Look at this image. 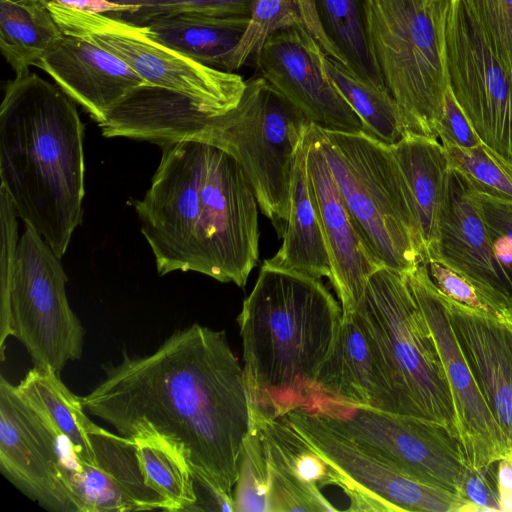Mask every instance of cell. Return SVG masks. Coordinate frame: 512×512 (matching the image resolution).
Returning <instances> with one entry per match:
<instances>
[{"mask_svg":"<svg viewBox=\"0 0 512 512\" xmlns=\"http://www.w3.org/2000/svg\"><path fill=\"white\" fill-rule=\"evenodd\" d=\"M103 370L104 379L79 396L88 414L124 437L158 435L175 443L194 478L233 497L251 409L225 331L195 323L152 353H123Z\"/></svg>","mask_w":512,"mask_h":512,"instance_id":"cell-1","label":"cell"},{"mask_svg":"<svg viewBox=\"0 0 512 512\" xmlns=\"http://www.w3.org/2000/svg\"><path fill=\"white\" fill-rule=\"evenodd\" d=\"M134 201L160 276L197 272L244 287L259 260L258 202L239 162L199 131L164 140Z\"/></svg>","mask_w":512,"mask_h":512,"instance_id":"cell-2","label":"cell"},{"mask_svg":"<svg viewBox=\"0 0 512 512\" xmlns=\"http://www.w3.org/2000/svg\"><path fill=\"white\" fill-rule=\"evenodd\" d=\"M84 126L75 102L36 73L5 86L0 178L18 217L61 259L82 221Z\"/></svg>","mask_w":512,"mask_h":512,"instance_id":"cell-3","label":"cell"},{"mask_svg":"<svg viewBox=\"0 0 512 512\" xmlns=\"http://www.w3.org/2000/svg\"><path fill=\"white\" fill-rule=\"evenodd\" d=\"M342 317L319 278L265 260L237 317L250 407L269 417L303 407Z\"/></svg>","mask_w":512,"mask_h":512,"instance_id":"cell-4","label":"cell"},{"mask_svg":"<svg viewBox=\"0 0 512 512\" xmlns=\"http://www.w3.org/2000/svg\"><path fill=\"white\" fill-rule=\"evenodd\" d=\"M16 209L0 196V354L15 337L33 367L58 375L81 358L84 329L66 293L67 276L60 258L30 225L18 238Z\"/></svg>","mask_w":512,"mask_h":512,"instance_id":"cell-5","label":"cell"},{"mask_svg":"<svg viewBox=\"0 0 512 512\" xmlns=\"http://www.w3.org/2000/svg\"><path fill=\"white\" fill-rule=\"evenodd\" d=\"M353 315L380 360L398 414L439 424L459 439L444 366L406 274L375 271Z\"/></svg>","mask_w":512,"mask_h":512,"instance_id":"cell-6","label":"cell"},{"mask_svg":"<svg viewBox=\"0 0 512 512\" xmlns=\"http://www.w3.org/2000/svg\"><path fill=\"white\" fill-rule=\"evenodd\" d=\"M453 0H367L371 50L407 133L438 139ZM439 140V139H438Z\"/></svg>","mask_w":512,"mask_h":512,"instance_id":"cell-7","label":"cell"},{"mask_svg":"<svg viewBox=\"0 0 512 512\" xmlns=\"http://www.w3.org/2000/svg\"><path fill=\"white\" fill-rule=\"evenodd\" d=\"M338 190L366 244L383 264L408 273L422 263L405 185L389 144L366 132L315 125Z\"/></svg>","mask_w":512,"mask_h":512,"instance_id":"cell-8","label":"cell"},{"mask_svg":"<svg viewBox=\"0 0 512 512\" xmlns=\"http://www.w3.org/2000/svg\"><path fill=\"white\" fill-rule=\"evenodd\" d=\"M313 124L262 77L246 80L238 105L196 129L228 151L246 173L261 212L282 237L298 150ZM195 131V130H193Z\"/></svg>","mask_w":512,"mask_h":512,"instance_id":"cell-9","label":"cell"},{"mask_svg":"<svg viewBox=\"0 0 512 512\" xmlns=\"http://www.w3.org/2000/svg\"><path fill=\"white\" fill-rule=\"evenodd\" d=\"M47 7L64 34L88 40L129 65L147 84L185 95L215 113L235 108L246 80L205 66L152 38L146 26L115 14L90 13L50 1Z\"/></svg>","mask_w":512,"mask_h":512,"instance_id":"cell-10","label":"cell"},{"mask_svg":"<svg viewBox=\"0 0 512 512\" xmlns=\"http://www.w3.org/2000/svg\"><path fill=\"white\" fill-rule=\"evenodd\" d=\"M305 409L394 470L459 497L468 465L459 439L445 427L322 398L311 399Z\"/></svg>","mask_w":512,"mask_h":512,"instance_id":"cell-11","label":"cell"},{"mask_svg":"<svg viewBox=\"0 0 512 512\" xmlns=\"http://www.w3.org/2000/svg\"><path fill=\"white\" fill-rule=\"evenodd\" d=\"M79 469L70 445L47 413L0 377V471L46 510L82 512Z\"/></svg>","mask_w":512,"mask_h":512,"instance_id":"cell-12","label":"cell"},{"mask_svg":"<svg viewBox=\"0 0 512 512\" xmlns=\"http://www.w3.org/2000/svg\"><path fill=\"white\" fill-rule=\"evenodd\" d=\"M450 89L481 141L512 162V71L499 59L465 0H453L446 30Z\"/></svg>","mask_w":512,"mask_h":512,"instance_id":"cell-13","label":"cell"},{"mask_svg":"<svg viewBox=\"0 0 512 512\" xmlns=\"http://www.w3.org/2000/svg\"><path fill=\"white\" fill-rule=\"evenodd\" d=\"M284 417L344 478L350 511L460 512L455 494L416 481L361 449L319 414L303 408Z\"/></svg>","mask_w":512,"mask_h":512,"instance_id":"cell-14","label":"cell"},{"mask_svg":"<svg viewBox=\"0 0 512 512\" xmlns=\"http://www.w3.org/2000/svg\"><path fill=\"white\" fill-rule=\"evenodd\" d=\"M406 277L444 366L466 463L475 470L486 467L509 453L502 432L476 385L456 340L445 298L433 283L426 264H419Z\"/></svg>","mask_w":512,"mask_h":512,"instance_id":"cell-15","label":"cell"},{"mask_svg":"<svg viewBox=\"0 0 512 512\" xmlns=\"http://www.w3.org/2000/svg\"><path fill=\"white\" fill-rule=\"evenodd\" d=\"M325 58L317 40L302 27L277 31L254 57L258 75L314 125L328 130L368 133L334 86Z\"/></svg>","mask_w":512,"mask_h":512,"instance_id":"cell-16","label":"cell"},{"mask_svg":"<svg viewBox=\"0 0 512 512\" xmlns=\"http://www.w3.org/2000/svg\"><path fill=\"white\" fill-rule=\"evenodd\" d=\"M307 179L325 239L331 276L343 315L353 314L370 276L383 264L359 232L331 173L315 125L307 136Z\"/></svg>","mask_w":512,"mask_h":512,"instance_id":"cell-17","label":"cell"},{"mask_svg":"<svg viewBox=\"0 0 512 512\" xmlns=\"http://www.w3.org/2000/svg\"><path fill=\"white\" fill-rule=\"evenodd\" d=\"M37 68L45 71L98 125L134 90L147 84L114 54L68 34Z\"/></svg>","mask_w":512,"mask_h":512,"instance_id":"cell-18","label":"cell"},{"mask_svg":"<svg viewBox=\"0 0 512 512\" xmlns=\"http://www.w3.org/2000/svg\"><path fill=\"white\" fill-rule=\"evenodd\" d=\"M444 298L458 345L511 452L512 320L490 317Z\"/></svg>","mask_w":512,"mask_h":512,"instance_id":"cell-19","label":"cell"},{"mask_svg":"<svg viewBox=\"0 0 512 512\" xmlns=\"http://www.w3.org/2000/svg\"><path fill=\"white\" fill-rule=\"evenodd\" d=\"M91 432L96 466H80L75 479L82 512L170 511L146 482L135 441L96 424Z\"/></svg>","mask_w":512,"mask_h":512,"instance_id":"cell-20","label":"cell"},{"mask_svg":"<svg viewBox=\"0 0 512 512\" xmlns=\"http://www.w3.org/2000/svg\"><path fill=\"white\" fill-rule=\"evenodd\" d=\"M435 260L482 283L512 307V286L494 255L474 186L451 168Z\"/></svg>","mask_w":512,"mask_h":512,"instance_id":"cell-21","label":"cell"},{"mask_svg":"<svg viewBox=\"0 0 512 512\" xmlns=\"http://www.w3.org/2000/svg\"><path fill=\"white\" fill-rule=\"evenodd\" d=\"M313 398L398 414L380 360L353 314L343 315L335 343L304 406Z\"/></svg>","mask_w":512,"mask_h":512,"instance_id":"cell-22","label":"cell"},{"mask_svg":"<svg viewBox=\"0 0 512 512\" xmlns=\"http://www.w3.org/2000/svg\"><path fill=\"white\" fill-rule=\"evenodd\" d=\"M416 223L422 263L435 260L450 166L438 139L407 133L390 144Z\"/></svg>","mask_w":512,"mask_h":512,"instance_id":"cell-23","label":"cell"},{"mask_svg":"<svg viewBox=\"0 0 512 512\" xmlns=\"http://www.w3.org/2000/svg\"><path fill=\"white\" fill-rule=\"evenodd\" d=\"M307 3L308 32L325 54L362 79L387 88L370 46L367 0H307Z\"/></svg>","mask_w":512,"mask_h":512,"instance_id":"cell-24","label":"cell"},{"mask_svg":"<svg viewBox=\"0 0 512 512\" xmlns=\"http://www.w3.org/2000/svg\"><path fill=\"white\" fill-rule=\"evenodd\" d=\"M308 131L295 162L290 210L282 235L283 241L276 254L267 261L283 269L329 279L331 268L328 251L307 179Z\"/></svg>","mask_w":512,"mask_h":512,"instance_id":"cell-25","label":"cell"},{"mask_svg":"<svg viewBox=\"0 0 512 512\" xmlns=\"http://www.w3.org/2000/svg\"><path fill=\"white\" fill-rule=\"evenodd\" d=\"M248 17L174 15L148 23L149 35L171 49L211 68L228 72Z\"/></svg>","mask_w":512,"mask_h":512,"instance_id":"cell-26","label":"cell"},{"mask_svg":"<svg viewBox=\"0 0 512 512\" xmlns=\"http://www.w3.org/2000/svg\"><path fill=\"white\" fill-rule=\"evenodd\" d=\"M63 36L47 4L0 0V50L15 77L29 74Z\"/></svg>","mask_w":512,"mask_h":512,"instance_id":"cell-27","label":"cell"},{"mask_svg":"<svg viewBox=\"0 0 512 512\" xmlns=\"http://www.w3.org/2000/svg\"><path fill=\"white\" fill-rule=\"evenodd\" d=\"M20 392L41 407L66 438L79 467L96 466L91 442L95 424L83 408L79 396L74 395L61 381L60 375L33 367L17 385Z\"/></svg>","mask_w":512,"mask_h":512,"instance_id":"cell-28","label":"cell"},{"mask_svg":"<svg viewBox=\"0 0 512 512\" xmlns=\"http://www.w3.org/2000/svg\"><path fill=\"white\" fill-rule=\"evenodd\" d=\"M251 418L259 426L269 463L301 481L321 489L328 485L342 488L345 479L284 417H269L251 408Z\"/></svg>","mask_w":512,"mask_h":512,"instance_id":"cell-29","label":"cell"},{"mask_svg":"<svg viewBox=\"0 0 512 512\" xmlns=\"http://www.w3.org/2000/svg\"><path fill=\"white\" fill-rule=\"evenodd\" d=\"M325 67L334 86L370 135L390 145L407 134L398 104L387 88L362 79L327 55Z\"/></svg>","mask_w":512,"mask_h":512,"instance_id":"cell-30","label":"cell"},{"mask_svg":"<svg viewBox=\"0 0 512 512\" xmlns=\"http://www.w3.org/2000/svg\"><path fill=\"white\" fill-rule=\"evenodd\" d=\"M133 440L148 485L168 501L170 511H193L197 502L194 474L181 448L158 435Z\"/></svg>","mask_w":512,"mask_h":512,"instance_id":"cell-31","label":"cell"},{"mask_svg":"<svg viewBox=\"0 0 512 512\" xmlns=\"http://www.w3.org/2000/svg\"><path fill=\"white\" fill-rule=\"evenodd\" d=\"M304 3L305 0H256L246 30L230 59L228 72L239 70L255 57L277 31L291 27L307 30Z\"/></svg>","mask_w":512,"mask_h":512,"instance_id":"cell-32","label":"cell"},{"mask_svg":"<svg viewBox=\"0 0 512 512\" xmlns=\"http://www.w3.org/2000/svg\"><path fill=\"white\" fill-rule=\"evenodd\" d=\"M233 494L235 512H269L270 470L261 430L251 418Z\"/></svg>","mask_w":512,"mask_h":512,"instance_id":"cell-33","label":"cell"},{"mask_svg":"<svg viewBox=\"0 0 512 512\" xmlns=\"http://www.w3.org/2000/svg\"><path fill=\"white\" fill-rule=\"evenodd\" d=\"M443 147L450 168L463 175L477 190L512 202V162L484 143L473 148Z\"/></svg>","mask_w":512,"mask_h":512,"instance_id":"cell-34","label":"cell"},{"mask_svg":"<svg viewBox=\"0 0 512 512\" xmlns=\"http://www.w3.org/2000/svg\"><path fill=\"white\" fill-rule=\"evenodd\" d=\"M426 266L445 297L487 316L512 320V307L490 288L441 261L432 260Z\"/></svg>","mask_w":512,"mask_h":512,"instance_id":"cell-35","label":"cell"},{"mask_svg":"<svg viewBox=\"0 0 512 512\" xmlns=\"http://www.w3.org/2000/svg\"><path fill=\"white\" fill-rule=\"evenodd\" d=\"M256 0H165L142 6L132 12L113 13L124 20L145 26L148 23L174 15L209 17H248Z\"/></svg>","mask_w":512,"mask_h":512,"instance_id":"cell-36","label":"cell"},{"mask_svg":"<svg viewBox=\"0 0 512 512\" xmlns=\"http://www.w3.org/2000/svg\"><path fill=\"white\" fill-rule=\"evenodd\" d=\"M269 470V512L337 511L321 489L306 485L270 464Z\"/></svg>","mask_w":512,"mask_h":512,"instance_id":"cell-37","label":"cell"},{"mask_svg":"<svg viewBox=\"0 0 512 512\" xmlns=\"http://www.w3.org/2000/svg\"><path fill=\"white\" fill-rule=\"evenodd\" d=\"M499 266L512 286V202L474 187Z\"/></svg>","mask_w":512,"mask_h":512,"instance_id":"cell-38","label":"cell"},{"mask_svg":"<svg viewBox=\"0 0 512 512\" xmlns=\"http://www.w3.org/2000/svg\"><path fill=\"white\" fill-rule=\"evenodd\" d=\"M503 64L512 71V0H465Z\"/></svg>","mask_w":512,"mask_h":512,"instance_id":"cell-39","label":"cell"},{"mask_svg":"<svg viewBox=\"0 0 512 512\" xmlns=\"http://www.w3.org/2000/svg\"><path fill=\"white\" fill-rule=\"evenodd\" d=\"M498 461L476 470L468 467L459 493L464 504L463 511H502L497 479Z\"/></svg>","mask_w":512,"mask_h":512,"instance_id":"cell-40","label":"cell"},{"mask_svg":"<svg viewBox=\"0 0 512 512\" xmlns=\"http://www.w3.org/2000/svg\"><path fill=\"white\" fill-rule=\"evenodd\" d=\"M437 132L442 145L473 148L483 143L457 103L450 86L445 94Z\"/></svg>","mask_w":512,"mask_h":512,"instance_id":"cell-41","label":"cell"},{"mask_svg":"<svg viewBox=\"0 0 512 512\" xmlns=\"http://www.w3.org/2000/svg\"><path fill=\"white\" fill-rule=\"evenodd\" d=\"M61 6L71 9L100 14L120 12H132L139 7L125 6L113 3L109 0H51Z\"/></svg>","mask_w":512,"mask_h":512,"instance_id":"cell-42","label":"cell"},{"mask_svg":"<svg viewBox=\"0 0 512 512\" xmlns=\"http://www.w3.org/2000/svg\"><path fill=\"white\" fill-rule=\"evenodd\" d=\"M497 479L502 511H512V451L498 461Z\"/></svg>","mask_w":512,"mask_h":512,"instance_id":"cell-43","label":"cell"},{"mask_svg":"<svg viewBox=\"0 0 512 512\" xmlns=\"http://www.w3.org/2000/svg\"><path fill=\"white\" fill-rule=\"evenodd\" d=\"M12 1H16V2H41V3H44V4H47L49 3L51 0H12Z\"/></svg>","mask_w":512,"mask_h":512,"instance_id":"cell-44","label":"cell"}]
</instances>
